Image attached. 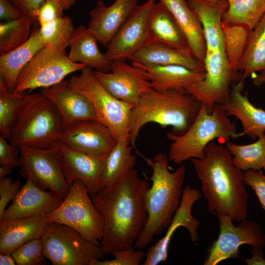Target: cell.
<instances>
[{"mask_svg":"<svg viewBox=\"0 0 265 265\" xmlns=\"http://www.w3.org/2000/svg\"><path fill=\"white\" fill-rule=\"evenodd\" d=\"M114 259L100 261L93 260L89 265H138L145 259L146 253L142 249L134 247L114 252Z\"/></svg>","mask_w":265,"mask_h":265,"instance_id":"obj_40","label":"cell"},{"mask_svg":"<svg viewBox=\"0 0 265 265\" xmlns=\"http://www.w3.org/2000/svg\"><path fill=\"white\" fill-rule=\"evenodd\" d=\"M229 117L218 105L209 113L201 104L197 116L186 132L181 135L167 133V138L172 141L168 156L169 160L180 164L192 158L201 159L205 156V148L214 139L223 144L231 138L241 136L237 132L236 124Z\"/></svg>","mask_w":265,"mask_h":265,"instance_id":"obj_5","label":"cell"},{"mask_svg":"<svg viewBox=\"0 0 265 265\" xmlns=\"http://www.w3.org/2000/svg\"><path fill=\"white\" fill-rule=\"evenodd\" d=\"M172 13L185 34L193 55L204 63L206 44L202 25L186 0H159Z\"/></svg>","mask_w":265,"mask_h":265,"instance_id":"obj_26","label":"cell"},{"mask_svg":"<svg viewBox=\"0 0 265 265\" xmlns=\"http://www.w3.org/2000/svg\"><path fill=\"white\" fill-rule=\"evenodd\" d=\"M156 0L137 5L107 46L105 53L110 61L125 60L150 43L149 19Z\"/></svg>","mask_w":265,"mask_h":265,"instance_id":"obj_14","label":"cell"},{"mask_svg":"<svg viewBox=\"0 0 265 265\" xmlns=\"http://www.w3.org/2000/svg\"><path fill=\"white\" fill-rule=\"evenodd\" d=\"M6 138L0 136V164L15 168L20 165V150L19 147L8 143Z\"/></svg>","mask_w":265,"mask_h":265,"instance_id":"obj_44","label":"cell"},{"mask_svg":"<svg viewBox=\"0 0 265 265\" xmlns=\"http://www.w3.org/2000/svg\"><path fill=\"white\" fill-rule=\"evenodd\" d=\"M251 257L244 258L248 265H265V259L264 258L263 248H252L251 251Z\"/></svg>","mask_w":265,"mask_h":265,"instance_id":"obj_47","label":"cell"},{"mask_svg":"<svg viewBox=\"0 0 265 265\" xmlns=\"http://www.w3.org/2000/svg\"><path fill=\"white\" fill-rule=\"evenodd\" d=\"M41 238L44 254L53 265H89L105 256L100 243L60 223L50 222Z\"/></svg>","mask_w":265,"mask_h":265,"instance_id":"obj_9","label":"cell"},{"mask_svg":"<svg viewBox=\"0 0 265 265\" xmlns=\"http://www.w3.org/2000/svg\"><path fill=\"white\" fill-rule=\"evenodd\" d=\"M238 71L244 80L258 71L254 83L260 86L265 83V13L251 31L238 65Z\"/></svg>","mask_w":265,"mask_h":265,"instance_id":"obj_30","label":"cell"},{"mask_svg":"<svg viewBox=\"0 0 265 265\" xmlns=\"http://www.w3.org/2000/svg\"><path fill=\"white\" fill-rule=\"evenodd\" d=\"M201 106L186 91L152 89L144 93L130 112V144L134 146L141 129L149 123L162 127L171 126L173 133L183 134L195 120Z\"/></svg>","mask_w":265,"mask_h":265,"instance_id":"obj_4","label":"cell"},{"mask_svg":"<svg viewBox=\"0 0 265 265\" xmlns=\"http://www.w3.org/2000/svg\"><path fill=\"white\" fill-rule=\"evenodd\" d=\"M144 65H180L205 72L204 64L189 54L165 44L150 42L135 52L128 60Z\"/></svg>","mask_w":265,"mask_h":265,"instance_id":"obj_28","label":"cell"},{"mask_svg":"<svg viewBox=\"0 0 265 265\" xmlns=\"http://www.w3.org/2000/svg\"><path fill=\"white\" fill-rule=\"evenodd\" d=\"M24 15L9 0H0V19L6 21L16 20Z\"/></svg>","mask_w":265,"mask_h":265,"instance_id":"obj_46","label":"cell"},{"mask_svg":"<svg viewBox=\"0 0 265 265\" xmlns=\"http://www.w3.org/2000/svg\"><path fill=\"white\" fill-rule=\"evenodd\" d=\"M138 0H115L106 6L98 0L90 12L87 28L103 46L107 47L138 5Z\"/></svg>","mask_w":265,"mask_h":265,"instance_id":"obj_21","label":"cell"},{"mask_svg":"<svg viewBox=\"0 0 265 265\" xmlns=\"http://www.w3.org/2000/svg\"><path fill=\"white\" fill-rule=\"evenodd\" d=\"M150 42L165 44L192 54L186 38L172 13L160 0L154 4L149 19Z\"/></svg>","mask_w":265,"mask_h":265,"instance_id":"obj_25","label":"cell"},{"mask_svg":"<svg viewBox=\"0 0 265 265\" xmlns=\"http://www.w3.org/2000/svg\"><path fill=\"white\" fill-rule=\"evenodd\" d=\"M244 81L241 78L233 83L227 100L218 105L229 116H234L240 120L242 126L241 136L246 135L255 139L265 133V110L255 106L246 94H242Z\"/></svg>","mask_w":265,"mask_h":265,"instance_id":"obj_22","label":"cell"},{"mask_svg":"<svg viewBox=\"0 0 265 265\" xmlns=\"http://www.w3.org/2000/svg\"><path fill=\"white\" fill-rule=\"evenodd\" d=\"M222 21L243 24L253 30L265 13V0H227Z\"/></svg>","mask_w":265,"mask_h":265,"instance_id":"obj_36","label":"cell"},{"mask_svg":"<svg viewBox=\"0 0 265 265\" xmlns=\"http://www.w3.org/2000/svg\"><path fill=\"white\" fill-rule=\"evenodd\" d=\"M226 147L238 169L244 172L249 170L265 171V133L254 143L239 145L228 141Z\"/></svg>","mask_w":265,"mask_h":265,"instance_id":"obj_34","label":"cell"},{"mask_svg":"<svg viewBox=\"0 0 265 265\" xmlns=\"http://www.w3.org/2000/svg\"><path fill=\"white\" fill-rule=\"evenodd\" d=\"M44 47L38 28L32 32L25 44L0 55V78L10 91H14L18 78L25 67Z\"/></svg>","mask_w":265,"mask_h":265,"instance_id":"obj_29","label":"cell"},{"mask_svg":"<svg viewBox=\"0 0 265 265\" xmlns=\"http://www.w3.org/2000/svg\"><path fill=\"white\" fill-rule=\"evenodd\" d=\"M22 14L29 17L32 23L37 22L35 12L42 5L45 0H9Z\"/></svg>","mask_w":265,"mask_h":265,"instance_id":"obj_45","label":"cell"},{"mask_svg":"<svg viewBox=\"0 0 265 265\" xmlns=\"http://www.w3.org/2000/svg\"><path fill=\"white\" fill-rule=\"evenodd\" d=\"M77 0H60L62 6L64 10L69 9L76 3Z\"/></svg>","mask_w":265,"mask_h":265,"instance_id":"obj_50","label":"cell"},{"mask_svg":"<svg viewBox=\"0 0 265 265\" xmlns=\"http://www.w3.org/2000/svg\"><path fill=\"white\" fill-rule=\"evenodd\" d=\"M149 187L134 168L91 197L104 223L100 245L105 256L134 247L148 220L145 194Z\"/></svg>","mask_w":265,"mask_h":265,"instance_id":"obj_1","label":"cell"},{"mask_svg":"<svg viewBox=\"0 0 265 265\" xmlns=\"http://www.w3.org/2000/svg\"><path fill=\"white\" fill-rule=\"evenodd\" d=\"M152 170V185L145 194L148 218L134 248L143 249L155 236L160 234L170 224L180 204L186 168L181 164L173 172L169 169V158L159 153L150 159L138 153Z\"/></svg>","mask_w":265,"mask_h":265,"instance_id":"obj_3","label":"cell"},{"mask_svg":"<svg viewBox=\"0 0 265 265\" xmlns=\"http://www.w3.org/2000/svg\"><path fill=\"white\" fill-rule=\"evenodd\" d=\"M16 262L11 254H0V265H15Z\"/></svg>","mask_w":265,"mask_h":265,"instance_id":"obj_48","label":"cell"},{"mask_svg":"<svg viewBox=\"0 0 265 265\" xmlns=\"http://www.w3.org/2000/svg\"><path fill=\"white\" fill-rule=\"evenodd\" d=\"M13 168L7 165H0V179L6 177V176L10 174Z\"/></svg>","mask_w":265,"mask_h":265,"instance_id":"obj_49","label":"cell"},{"mask_svg":"<svg viewBox=\"0 0 265 265\" xmlns=\"http://www.w3.org/2000/svg\"><path fill=\"white\" fill-rule=\"evenodd\" d=\"M131 63L142 70L152 88L156 90L185 91L188 86L202 81L205 76V72L195 71L180 65Z\"/></svg>","mask_w":265,"mask_h":265,"instance_id":"obj_23","label":"cell"},{"mask_svg":"<svg viewBox=\"0 0 265 265\" xmlns=\"http://www.w3.org/2000/svg\"><path fill=\"white\" fill-rule=\"evenodd\" d=\"M48 216L0 219V254H12L25 243L41 238Z\"/></svg>","mask_w":265,"mask_h":265,"instance_id":"obj_24","label":"cell"},{"mask_svg":"<svg viewBox=\"0 0 265 265\" xmlns=\"http://www.w3.org/2000/svg\"><path fill=\"white\" fill-rule=\"evenodd\" d=\"M244 180L246 185L251 186L255 192L265 212V175L261 171L249 170L244 172Z\"/></svg>","mask_w":265,"mask_h":265,"instance_id":"obj_43","label":"cell"},{"mask_svg":"<svg viewBox=\"0 0 265 265\" xmlns=\"http://www.w3.org/2000/svg\"><path fill=\"white\" fill-rule=\"evenodd\" d=\"M201 197V193L197 189L188 185L184 187L180 204L166 228V233L162 238L147 250L143 265H157L167 260L171 239L174 232L180 227L187 230L192 242H195L198 240L197 229L200 222L192 216L191 210L195 202Z\"/></svg>","mask_w":265,"mask_h":265,"instance_id":"obj_16","label":"cell"},{"mask_svg":"<svg viewBox=\"0 0 265 265\" xmlns=\"http://www.w3.org/2000/svg\"><path fill=\"white\" fill-rule=\"evenodd\" d=\"M63 130L54 105L41 93H36L21 113L9 140L18 147L50 148L56 146Z\"/></svg>","mask_w":265,"mask_h":265,"instance_id":"obj_6","label":"cell"},{"mask_svg":"<svg viewBox=\"0 0 265 265\" xmlns=\"http://www.w3.org/2000/svg\"><path fill=\"white\" fill-rule=\"evenodd\" d=\"M21 187L19 180L13 181L9 177L0 179V218L8 203L13 199Z\"/></svg>","mask_w":265,"mask_h":265,"instance_id":"obj_42","label":"cell"},{"mask_svg":"<svg viewBox=\"0 0 265 265\" xmlns=\"http://www.w3.org/2000/svg\"><path fill=\"white\" fill-rule=\"evenodd\" d=\"M223 144L211 142L203 159L190 160L201 182L207 210L239 222L247 217L248 194L244 171L236 167Z\"/></svg>","mask_w":265,"mask_h":265,"instance_id":"obj_2","label":"cell"},{"mask_svg":"<svg viewBox=\"0 0 265 265\" xmlns=\"http://www.w3.org/2000/svg\"><path fill=\"white\" fill-rule=\"evenodd\" d=\"M60 140L69 148L105 158L116 144L111 131L96 120L80 122L65 128Z\"/></svg>","mask_w":265,"mask_h":265,"instance_id":"obj_17","label":"cell"},{"mask_svg":"<svg viewBox=\"0 0 265 265\" xmlns=\"http://www.w3.org/2000/svg\"><path fill=\"white\" fill-rule=\"evenodd\" d=\"M35 93H14L6 87L0 78V133L9 139L21 113L33 99Z\"/></svg>","mask_w":265,"mask_h":265,"instance_id":"obj_33","label":"cell"},{"mask_svg":"<svg viewBox=\"0 0 265 265\" xmlns=\"http://www.w3.org/2000/svg\"><path fill=\"white\" fill-rule=\"evenodd\" d=\"M71 89L85 95L92 104L98 121L106 126L116 141L129 140V118L134 105L113 96L101 84L93 70L86 67L66 80Z\"/></svg>","mask_w":265,"mask_h":265,"instance_id":"obj_8","label":"cell"},{"mask_svg":"<svg viewBox=\"0 0 265 265\" xmlns=\"http://www.w3.org/2000/svg\"><path fill=\"white\" fill-rule=\"evenodd\" d=\"M60 0H45L42 5L35 12L34 17L40 26L64 16Z\"/></svg>","mask_w":265,"mask_h":265,"instance_id":"obj_41","label":"cell"},{"mask_svg":"<svg viewBox=\"0 0 265 265\" xmlns=\"http://www.w3.org/2000/svg\"><path fill=\"white\" fill-rule=\"evenodd\" d=\"M41 93L57 109L61 117L64 129L81 121H98L95 110L89 99L70 88L66 80L42 88Z\"/></svg>","mask_w":265,"mask_h":265,"instance_id":"obj_20","label":"cell"},{"mask_svg":"<svg viewBox=\"0 0 265 265\" xmlns=\"http://www.w3.org/2000/svg\"><path fill=\"white\" fill-rule=\"evenodd\" d=\"M203 27L206 50H224L222 18L228 4L213 5L202 0H186Z\"/></svg>","mask_w":265,"mask_h":265,"instance_id":"obj_31","label":"cell"},{"mask_svg":"<svg viewBox=\"0 0 265 265\" xmlns=\"http://www.w3.org/2000/svg\"><path fill=\"white\" fill-rule=\"evenodd\" d=\"M75 29L74 27L68 29L54 42L36 53L21 72L14 93L52 86L62 81L68 75L87 67L72 61L66 53Z\"/></svg>","mask_w":265,"mask_h":265,"instance_id":"obj_7","label":"cell"},{"mask_svg":"<svg viewBox=\"0 0 265 265\" xmlns=\"http://www.w3.org/2000/svg\"><path fill=\"white\" fill-rule=\"evenodd\" d=\"M93 72L110 94L126 103L135 105L144 93L153 89L142 70L125 60L112 61L109 72Z\"/></svg>","mask_w":265,"mask_h":265,"instance_id":"obj_15","label":"cell"},{"mask_svg":"<svg viewBox=\"0 0 265 265\" xmlns=\"http://www.w3.org/2000/svg\"><path fill=\"white\" fill-rule=\"evenodd\" d=\"M74 27L68 16L55 19L40 26L39 33L44 47L54 42L63 33Z\"/></svg>","mask_w":265,"mask_h":265,"instance_id":"obj_39","label":"cell"},{"mask_svg":"<svg viewBox=\"0 0 265 265\" xmlns=\"http://www.w3.org/2000/svg\"><path fill=\"white\" fill-rule=\"evenodd\" d=\"M48 217L50 222L70 227L95 243H100L103 237V219L86 187L80 182L73 183L68 195Z\"/></svg>","mask_w":265,"mask_h":265,"instance_id":"obj_10","label":"cell"},{"mask_svg":"<svg viewBox=\"0 0 265 265\" xmlns=\"http://www.w3.org/2000/svg\"><path fill=\"white\" fill-rule=\"evenodd\" d=\"M19 148L20 175L26 180H30L40 188L52 191L64 199L70 186L62 170L61 152L58 146L56 145L46 149Z\"/></svg>","mask_w":265,"mask_h":265,"instance_id":"obj_11","label":"cell"},{"mask_svg":"<svg viewBox=\"0 0 265 265\" xmlns=\"http://www.w3.org/2000/svg\"><path fill=\"white\" fill-rule=\"evenodd\" d=\"M63 199L52 191L40 188L28 179L0 219L48 216Z\"/></svg>","mask_w":265,"mask_h":265,"instance_id":"obj_19","label":"cell"},{"mask_svg":"<svg viewBox=\"0 0 265 265\" xmlns=\"http://www.w3.org/2000/svg\"><path fill=\"white\" fill-rule=\"evenodd\" d=\"M56 145L61 152V166L70 186L76 181L86 187L91 197L104 188L102 174L105 158L96 157L72 149L59 140Z\"/></svg>","mask_w":265,"mask_h":265,"instance_id":"obj_18","label":"cell"},{"mask_svg":"<svg viewBox=\"0 0 265 265\" xmlns=\"http://www.w3.org/2000/svg\"><path fill=\"white\" fill-rule=\"evenodd\" d=\"M204 63V79L185 91L205 105L211 113L215 105L227 100L232 84L240 80L241 74L230 67L223 50L207 49Z\"/></svg>","mask_w":265,"mask_h":265,"instance_id":"obj_12","label":"cell"},{"mask_svg":"<svg viewBox=\"0 0 265 265\" xmlns=\"http://www.w3.org/2000/svg\"><path fill=\"white\" fill-rule=\"evenodd\" d=\"M217 217L219 235L208 249L204 265H216L229 259L239 258V248L242 244H248L252 248L265 246V234L257 223L246 219L235 226L230 217Z\"/></svg>","mask_w":265,"mask_h":265,"instance_id":"obj_13","label":"cell"},{"mask_svg":"<svg viewBox=\"0 0 265 265\" xmlns=\"http://www.w3.org/2000/svg\"><path fill=\"white\" fill-rule=\"evenodd\" d=\"M130 144L128 139L117 141L106 157L102 174L104 188L116 182L134 169L136 157L132 154Z\"/></svg>","mask_w":265,"mask_h":265,"instance_id":"obj_32","label":"cell"},{"mask_svg":"<svg viewBox=\"0 0 265 265\" xmlns=\"http://www.w3.org/2000/svg\"><path fill=\"white\" fill-rule=\"evenodd\" d=\"M32 23L31 20L25 15L16 20L0 23V55L16 49L27 41Z\"/></svg>","mask_w":265,"mask_h":265,"instance_id":"obj_37","label":"cell"},{"mask_svg":"<svg viewBox=\"0 0 265 265\" xmlns=\"http://www.w3.org/2000/svg\"><path fill=\"white\" fill-rule=\"evenodd\" d=\"M224 50L230 67L238 71V65L252 30L247 26L222 21Z\"/></svg>","mask_w":265,"mask_h":265,"instance_id":"obj_35","label":"cell"},{"mask_svg":"<svg viewBox=\"0 0 265 265\" xmlns=\"http://www.w3.org/2000/svg\"><path fill=\"white\" fill-rule=\"evenodd\" d=\"M11 255L18 265H45L47 259L44 254V246L41 238L22 245Z\"/></svg>","mask_w":265,"mask_h":265,"instance_id":"obj_38","label":"cell"},{"mask_svg":"<svg viewBox=\"0 0 265 265\" xmlns=\"http://www.w3.org/2000/svg\"><path fill=\"white\" fill-rule=\"evenodd\" d=\"M210 4L220 5L228 4L227 0H202Z\"/></svg>","mask_w":265,"mask_h":265,"instance_id":"obj_51","label":"cell"},{"mask_svg":"<svg viewBox=\"0 0 265 265\" xmlns=\"http://www.w3.org/2000/svg\"><path fill=\"white\" fill-rule=\"evenodd\" d=\"M98 42L87 27L83 25L79 26L69 41L68 46L70 48L69 58L74 62L95 69L96 71L109 72L111 61L100 51Z\"/></svg>","mask_w":265,"mask_h":265,"instance_id":"obj_27","label":"cell"}]
</instances>
